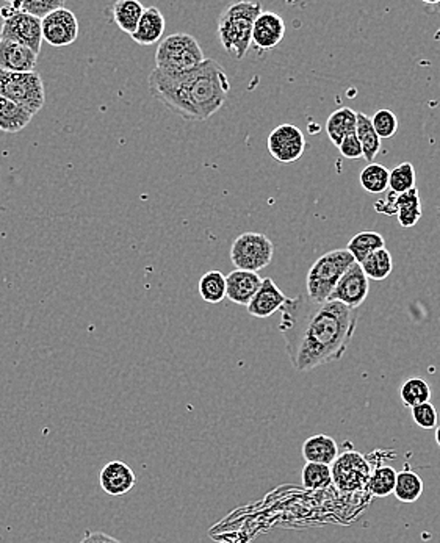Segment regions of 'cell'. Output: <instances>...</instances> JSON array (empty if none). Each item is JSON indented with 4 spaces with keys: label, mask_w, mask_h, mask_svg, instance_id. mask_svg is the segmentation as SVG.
<instances>
[{
    "label": "cell",
    "mask_w": 440,
    "mask_h": 543,
    "mask_svg": "<svg viewBox=\"0 0 440 543\" xmlns=\"http://www.w3.org/2000/svg\"><path fill=\"white\" fill-rule=\"evenodd\" d=\"M358 311L337 301L315 303L301 293L280 309L279 332L300 373L341 360L353 340Z\"/></svg>",
    "instance_id": "1"
},
{
    "label": "cell",
    "mask_w": 440,
    "mask_h": 543,
    "mask_svg": "<svg viewBox=\"0 0 440 543\" xmlns=\"http://www.w3.org/2000/svg\"><path fill=\"white\" fill-rule=\"evenodd\" d=\"M149 91L168 110L185 121H206L224 106L231 83L218 61L206 59L188 73H168L155 67Z\"/></svg>",
    "instance_id": "2"
},
{
    "label": "cell",
    "mask_w": 440,
    "mask_h": 543,
    "mask_svg": "<svg viewBox=\"0 0 440 543\" xmlns=\"http://www.w3.org/2000/svg\"><path fill=\"white\" fill-rule=\"evenodd\" d=\"M262 4L259 2H237L221 13L218 20V38L221 46L224 47L235 60L245 59L249 46L253 26L257 16L262 13Z\"/></svg>",
    "instance_id": "3"
},
{
    "label": "cell",
    "mask_w": 440,
    "mask_h": 543,
    "mask_svg": "<svg viewBox=\"0 0 440 543\" xmlns=\"http://www.w3.org/2000/svg\"><path fill=\"white\" fill-rule=\"evenodd\" d=\"M354 264L353 256L347 249H334L323 254L307 272V298L315 303L329 301L335 285Z\"/></svg>",
    "instance_id": "4"
},
{
    "label": "cell",
    "mask_w": 440,
    "mask_h": 543,
    "mask_svg": "<svg viewBox=\"0 0 440 543\" xmlns=\"http://www.w3.org/2000/svg\"><path fill=\"white\" fill-rule=\"evenodd\" d=\"M206 60L198 40L188 34L163 38L155 51V65L168 73H188Z\"/></svg>",
    "instance_id": "5"
},
{
    "label": "cell",
    "mask_w": 440,
    "mask_h": 543,
    "mask_svg": "<svg viewBox=\"0 0 440 543\" xmlns=\"http://www.w3.org/2000/svg\"><path fill=\"white\" fill-rule=\"evenodd\" d=\"M0 96L28 110L32 116L46 104V88L40 73H8L0 69Z\"/></svg>",
    "instance_id": "6"
},
{
    "label": "cell",
    "mask_w": 440,
    "mask_h": 543,
    "mask_svg": "<svg viewBox=\"0 0 440 543\" xmlns=\"http://www.w3.org/2000/svg\"><path fill=\"white\" fill-rule=\"evenodd\" d=\"M0 16L4 20L0 28V40L14 41L20 46H26L40 53L43 46V28L41 20L18 10L16 2H8L0 8Z\"/></svg>",
    "instance_id": "7"
},
{
    "label": "cell",
    "mask_w": 440,
    "mask_h": 543,
    "mask_svg": "<svg viewBox=\"0 0 440 543\" xmlns=\"http://www.w3.org/2000/svg\"><path fill=\"white\" fill-rule=\"evenodd\" d=\"M273 256V241L263 233H241L231 248V260L241 272H259L271 264Z\"/></svg>",
    "instance_id": "8"
},
{
    "label": "cell",
    "mask_w": 440,
    "mask_h": 543,
    "mask_svg": "<svg viewBox=\"0 0 440 543\" xmlns=\"http://www.w3.org/2000/svg\"><path fill=\"white\" fill-rule=\"evenodd\" d=\"M333 484L342 493L367 491L372 468L367 459L356 451H345L337 456L331 467Z\"/></svg>",
    "instance_id": "9"
},
{
    "label": "cell",
    "mask_w": 440,
    "mask_h": 543,
    "mask_svg": "<svg viewBox=\"0 0 440 543\" xmlns=\"http://www.w3.org/2000/svg\"><path fill=\"white\" fill-rule=\"evenodd\" d=\"M268 153L280 165H292L304 155L306 138L294 124H280L270 133Z\"/></svg>",
    "instance_id": "10"
},
{
    "label": "cell",
    "mask_w": 440,
    "mask_h": 543,
    "mask_svg": "<svg viewBox=\"0 0 440 543\" xmlns=\"http://www.w3.org/2000/svg\"><path fill=\"white\" fill-rule=\"evenodd\" d=\"M43 40L54 47L71 46L79 36V20L75 14L61 7L41 20Z\"/></svg>",
    "instance_id": "11"
},
{
    "label": "cell",
    "mask_w": 440,
    "mask_h": 543,
    "mask_svg": "<svg viewBox=\"0 0 440 543\" xmlns=\"http://www.w3.org/2000/svg\"><path fill=\"white\" fill-rule=\"evenodd\" d=\"M368 292H370V280L360 270V266L354 264L337 282L334 292L329 296V301H337L356 311L359 305L364 304Z\"/></svg>",
    "instance_id": "12"
},
{
    "label": "cell",
    "mask_w": 440,
    "mask_h": 543,
    "mask_svg": "<svg viewBox=\"0 0 440 543\" xmlns=\"http://www.w3.org/2000/svg\"><path fill=\"white\" fill-rule=\"evenodd\" d=\"M286 20L274 12H262L254 22L251 43L259 51H271L284 40Z\"/></svg>",
    "instance_id": "13"
},
{
    "label": "cell",
    "mask_w": 440,
    "mask_h": 543,
    "mask_svg": "<svg viewBox=\"0 0 440 543\" xmlns=\"http://www.w3.org/2000/svg\"><path fill=\"white\" fill-rule=\"evenodd\" d=\"M287 301V296L282 293L278 285L274 284L273 279H262L261 288L247 305L248 313L255 319H268L280 311Z\"/></svg>",
    "instance_id": "14"
},
{
    "label": "cell",
    "mask_w": 440,
    "mask_h": 543,
    "mask_svg": "<svg viewBox=\"0 0 440 543\" xmlns=\"http://www.w3.org/2000/svg\"><path fill=\"white\" fill-rule=\"evenodd\" d=\"M99 484L110 497H122L134 489L137 476L126 462L112 460L100 471Z\"/></svg>",
    "instance_id": "15"
},
{
    "label": "cell",
    "mask_w": 440,
    "mask_h": 543,
    "mask_svg": "<svg viewBox=\"0 0 440 543\" xmlns=\"http://www.w3.org/2000/svg\"><path fill=\"white\" fill-rule=\"evenodd\" d=\"M38 55L14 41L0 40V69L8 73H34Z\"/></svg>",
    "instance_id": "16"
},
{
    "label": "cell",
    "mask_w": 440,
    "mask_h": 543,
    "mask_svg": "<svg viewBox=\"0 0 440 543\" xmlns=\"http://www.w3.org/2000/svg\"><path fill=\"white\" fill-rule=\"evenodd\" d=\"M261 285L262 278L257 272L235 270L226 276V298L234 304L248 305Z\"/></svg>",
    "instance_id": "17"
},
{
    "label": "cell",
    "mask_w": 440,
    "mask_h": 543,
    "mask_svg": "<svg viewBox=\"0 0 440 543\" xmlns=\"http://www.w3.org/2000/svg\"><path fill=\"white\" fill-rule=\"evenodd\" d=\"M165 28H167V20L161 10L155 7L145 8L140 22L135 28L134 34L130 35V38L140 46H153L155 43H161Z\"/></svg>",
    "instance_id": "18"
},
{
    "label": "cell",
    "mask_w": 440,
    "mask_h": 543,
    "mask_svg": "<svg viewBox=\"0 0 440 543\" xmlns=\"http://www.w3.org/2000/svg\"><path fill=\"white\" fill-rule=\"evenodd\" d=\"M337 456H339V446L333 437L325 434L312 436L302 445V457L306 459V462L331 467Z\"/></svg>",
    "instance_id": "19"
},
{
    "label": "cell",
    "mask_w": 440,
    "mask_h": 543,
    "mask_svg": "<svg viewBox=\"0 0 440 543\" xmlns=\"http://www.w3.org/2000/svg\"><path fill=\"white\" fill-rule=\"evenodd\" d=\"M145 7L138 0H118L112 7L106 10L110 18L118 26L121 32L132 35L140 22Z\"/></svg>",
    "instance_id": "20"
},
{
    "label": "cell",
    "mask_w": 440,
    "mask_h": 543,
    "mask_svg": "<svg viewBox=\"0 0 440 543\" xmlns=\"http://www.w3.org/2000/svg\"><path fill=\"white\" fill-rule=\"evenodd\" d=\"M356 121H358V112L348 106L331 113V116L326 121V133L334 146H341L343 139L356 133Z\"/></svg>",
    "instance_id": "21"
},
{
    "label": "cell",
    "mask_w": 440,
    "mask_h": 543,
    "mask_svg": "<svg viewBox=\"0 0 440 543\" xmlns=\"http://www.w3.org/2000/svg\"><path fill=\"white\" fill-rule=\"evenodd\" d=\"M34 116L22 106L7 98L0 96V130L5 133H18L30 124Z\"/></svg>",
    "instance_id": "22"
},
{
    "label": "cell",
    "mask_w": 440,
    "mask_h": 543,
    "mask_svg": "<svg viewBox=\"0 0 440 543\" xmlns=\"http://www.w3.org/2000/svg\"><path fill=\"white\" fill-rule=\"evenodd\" d=\"M395 209H397V218L401 227H413L421 218L420 194L417 188L398 194L395 199Z\"/></svg>",
    "instance_id": "23"
},
{
    "label": "cell",
    "mask_w": 440,
    "mask_h": 543,
    "mask_svg": "<svg viewBox=\"0 0 440 543\" xmlns=\"http://www.w3.org/2000/svg\"><path fill=\"white\" fill-rule=\"evenodd\" d=\"M356 137L359 139L360 146H362L364 159L367 160L368 165L373 163L376 155L381 151V139L374 132L370 116H367L365 113H358Z\"/></svg>",
    "instance_id": "24"
},
{
    "label": "cell",
    "mask_w": 440,
    "mask_h": 543,
    "mask_svg": "<svg viewBox=\"0 0 440 543\" xmlns=\"http://www.w3.org/2000/svg\"><path fill=\"white\" fill-rule=\"evenodd\" d=\"M382 248H386L384 237L381 233L365 231L354 235L353 239L350 240L347 251L353 256L356 264H362L370 254L380 251Z\"/></svg>",
    "instance_id": "25"
},
{
    "label": "cell",
    "mask_w": 440,
    "mask_h": 543,
    "mask_svg": "<svg viewBox=\"0 0 440 543\" xmlns=\"http://www.w3.org/2000/svg\"><path fill=\"white\" fill-rule=\"evenodd\" d=\"M360 266V270L364 272V274L367 276L368 280L373 279V280H384L392 274L394 270V259H392V254L387 251L386 248H382L380 251H374L373 254H370L367 259L364 260L362 264H358Z\"/></svg>",
    "instance_id": "26"
},
{
    "label": "cell",
    "mask_w": 440,
    "mask_h": 543,
    "mask_svg": "<svg viewBox=\"0 0 440 543\" xmlns=\"http://www.w3.org/2000/svg\"><path fill=\"white\" fill-rule=\"evenodd\" d=\"M425 489L421 477L413 471H401L397 475L394 495L401 503H415L419 501Z\"/></svg>",
    "instance_id": "27"
},
{
    "label": "cell",
    "mask_w": 440,
    "mask_h": 543,
    "mask_svg": "<svg viewBox=\"0 0 440 543\" xmlns=\"http://www.w3.org/2000/svg\"><path fill=\"white\" fill-rule=\"evenodd\" d=\"M200 298L208 304H220L226 298V276L221 272H207L198 284Z\"/></svg>",
    "instance_id": "28"
},
{
    "label": "cell",
    "mask_w": 440,
    "mask_h": 543,
    "mask_svg": "<svg viewBox=\"0 0 440 543\" xmlns=\"http://www.w3.org/2000/svg\"><path fill=\"white\" fill-rule=\"evenodd\" d=\"M400 397L403 405L413 409L417 405L429 403L431 399V387L425 379L411 378L403 382L400 387Z\"/></svg>",
    "instance_id": "29"
},
{
    "label": "cell",
    "mask_w": 440,
    "mask_h": 543,
    "mask_svg": "<svg viewBox=\"0 0 440 543\" xmlns=\"http://www.w3.org/2000/svg\"><path fill=\"white\" fill-rule=\"evenodd\" d=\"M301 483L307 491H325L333 484L331 467L307 462L301 471Z\"/></svg>",
    "instance_id": "30"
},
{
    "label": "cell",
    "mask_w": 440,
    "mask_h": 543,
    "mask_svg": "<svg viewBox=\"0 0 440 543\" xmlns=\"http://www.w3.org/2000/svg\"><path fill=\"white\" fill-rule=\"evenodd\" d=\"M389 169L380 163H370L360 171V186L372 194H381L389 190Z\"/></svg>",
    "instance_id": "31"
},
{
    "label": "cell",
    "mask_w": 440,
    "mask_h": 543,
    "mask_svg": "<svg viewBox=\"0 0 440 543\" xmlns=\"http://www.w3.org/2000/svg\"><path fill=\"white\" fill-rule=\"evenodd\" d=\"M397 471L392 467H378L376 470L372 471L370 479H368L367 491L373 497L386 498L392 495L395 491V483H397Z\"/></svg>",
    "instance_id": "32"
},
{
    "label": "cell",
    "mask_w": 440,
    "mask_h": 543,
    "mask_svg": "<svg viewBox=\"0 0 440 543\" xmlns=\"http://www.w3.org/2000/svg\"><path fill=\"white\" fill-rule=\"evenodd\" d=\"M389 188L395 194H403L415 188V169L412 163L405 161L401 165L395 166L389 173Z\"/></svg>",
    "instance_id": "33"
},
{
    "label": "cell",
    "mask_w": 440,
    "mask_h": 543,
    "mask_svg": "<svg viewBox=\"0 0 440 543\" xmlns=\"http://www.w3.org/2000/svg\"><path fill=\"white\" fill-rule=\"evenodd\" d=\"M370 120H372V126H373L374 132L380 137V139L392 138L398 130V126H400L398 118L389 108L378 110Z\"/></svg>",
    "instance_id": "34"
},
{
    "label": "cell",
    "mask_w": 440,
    "mask_h": 543,
    "mask_svg": "<svg viewBox=\"0 0 440 543\" xmlns=\"http://www.w3.org/2000/svg\"><path fill=\"white\" fill-rule=\"evenodd\" d=\"M18 4V10L22 13L30 14L36 20H43L46 18L47 14L52 13L59 8L65 7V2H54V0H22V2H16Z\"/></svg>",
    "instance_id": "35"
},
{
    "label": "cell",
    "mask_w": 440,
    "mask_h": 543,
    "mask_svg": "<svg viewBox=\"0 0 440 543\" xmlns=\"http://www.w3.org/2000/svg\"><path fill=\"white\" fill-rule=\"evenodd\" d=\"M411 413H412L413 423L417 424L421 429L431 431V429L437 428L439 413L431 403H425V405L413 407V409H411Z\"/></svg>",
    "instance_id": "36"
},
{
    "label": "cell",
    "mask_w": 440,
    "mask_h": 543,
    "mask_svg": "<svg viewBox=\"0 0 440 543\" xmlns=\"http://www.w3.org/2000/svg\"><path fill=\"white\" fill-rule=\"evenodd\" d=\"M339 151H341L342 155H343L345 159L358 160L364 157L362 146H360L359 139L356 137V133L351 135V137H347V138L342 141Z\"/></svg>",
    "instance_id": "37"
},
{
    "label": "cell",
    "mask_w": 440,
    "mask_h": 543,
    "mask_svg": "<svg viewBox=\"0 0 440 543\" xmlns=\"http://www.w3.org/2000/svg\"><path fill=\"white\" fill-rule=\"evenodd\" d=\"M398 194H395L394 192L387 193L386 198L380 199L376 204H374V210L382 213V215H395L397 209H395V199Z\"/></svg>",
    "instance_id": "38"
},
{
    "label": "cell",
    "mask_w": 440,
    "mask_h": 543,
    "mask_svg": "<svg viewBox=\"0 0 440 543\" xmlns=\"http://www.w3.org/2000/svg\"><path fill=\"white\" fill-rule=\"evenodd\" d=\"M79 543H122L116 537L108 536L100 531H88Z\"/></svg>",
    "instance_id": "39"
},
{
    "label": "cell",
    "mask_w": 440,
    "mask_h": 543,
    "mask_svg": "<svg viewBox=\"0 0 440 543\" xmlns=\"http://www.w3.org/2000/svg\"><path fill=\"white\" fill-rule=\"evenodd\" d=\"M425 7L429 10V13L440 14V2H428Z\"/></svg>",
    "instance_id": "40"
},
{
    "label": "cell",
    "mask_w": 440,
    "mask_h": 543,
    "mask_svg": "<svg viewBox=\"0 0 440 543\" xmlns=\"http://www.w3.org/2000/svg\"><path fill=\"white\" fill-rule=\"evenodd\" d=\"M434 438H436V444H437V446L440 448V426L436 428V436H434Z\"/></svg>",
    "instance_id": "41"
}]
</instances>
